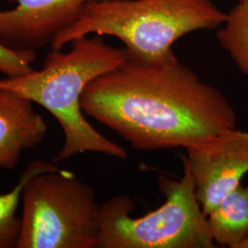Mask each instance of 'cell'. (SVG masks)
Here are the masks:
<instances>
[{
	"label": "cell",
	"mask_w": 248,
	"mask_h": 248,
	"mask_svg": "<svg viewBox=\"0 0 248 248\" xmlns=\"http://www.w3.org/2000/svg\"><path fill=\"white\" fill-rule=\"evenodd\" d=\"M16 248H95L98 205L91 186L58 169L30 178L21 193Z\"/></svg>",
	"instance_id": "5"
},
{
	"label": "cell",
	"mask_w": 248,
	"mask_h": 248,
	"mask_svg": "<svg viewBox=\"0 0 248 248\" xmlns=\"http://www.w3.org/2000/svg\"><path fill=\"white\" fill-rule=\"evenodd\" d=\"M181 158L184 172L180 179L158 177L166 201L155 211L132 217L134 202L124 195L113 197L99 207L97 248H218L197 200L192 175Z\"/></svg>",
	"instance_id": "4"
},
{
	"label": "cell",
	"mask_w": 248,
	"mask_h": 248,
	"mask_svg": "<svg viewBox=\"0 0 248 248\" xmlns=\"http://www.w3.org/2000/svg\"><path fill=\"white\" fill-rule=\"evenodd\" d=\"M46 133L47 124L31 100L0 88V169H15L22 152L42 144Z\"/></svg>",
	"instance_id": "8"
},
{
	"label": "cell",
	"mask_w": 248,
	"mask_h": 248,
	"mask_svg": "<svg viewBox=\"0 0 248 248\" xmlns=\"http://www.w3.org/2000/svg\"><path fill=\"white\" fill-rule=\"evenodd\" d=\"M185 150L197 200L208 216L248 172V133L236 127Z\"/></svg>",
	"instance_id": "6"
},
{
	"label": "cell",
	"mask_w": 248,
	"mask_h": 248,
	"mask_svg": "<svg viewBox=\"0 0 248 248\" xmlns=\"http://www.w3.org/2000/svg\"><path fill=\"white\" fill-rule=\"evenodd\" d=\"M227 13L212 0H103L85 6L76 22L53 40V50L89 35L121 40L130 58L144 62L177 59L172 46L183 36L217 30Z\"/></svg>",
	"instance_id": "3"
},
{
	"label": "cell",
	"mask_w": 248,
	"mask_h": 248,
	"mask_svg": "<svg viewBox=\"0 0 248 248\" xmlns=\"http://www.w3.org/2000/svg\"><path fill=\"white\" fill-rule=\"evenodd\" d=\"M84 114L136 150L186 148L236 128V112L219 89L178 59L132 58L92 80L80 99Z\"/></svg>",
	"instance_id": "1"
},
{
	"label": "cell",
	"mask_w": 248,
	"mask_h": 248,
	"mask_svg": "<svg viewBox=\"0 0 248 248\" xmlns=\"http://www.w3.org/2000/svg\"><path fill=\"white\" fill-rule=\"evenodd\" d=\"M70 50L48 53L42 69L18 78H0V88L9 89L44 107L59 123L63 144L53 163L87 152L124 159V147L98 132L81 108V96L92 80L123 65L129 58L125 48H114L101 36L72 41Z\"/></svg>",
	"instance_id": "2"
},
{
	"label": "cell",
	"mask_w": 248,
	"mask_h": 248,
	"mask_svg": "<svg viewBox=\"0 0 248 248\" xmlns=\"http://www.w3.org/2000/svg\"><path fill=\"white\" fill-rule=\"evenodd\" d=\"M216 38L237 68L248 78V0L237 2L227 13Z\"/></svg>",
	"instance_id": "11"
},
{
	"label": "cell",
	"mask_w": 248,
	"mask_h": 248,
	"mask_svg": "<svg viewBox=\"0 0 248 248\" xmlns=\"http://www.w3.org/2000/svg\"><path fill=\"white\" fill-rule=\"evenodd\" d=\"M53 162L32 161L20 175L18 183L9 192L0 195V248H16L20 233V217L17 211L23 186L27 181L41 173L58 170Z\"/></svg>",
	"instance_id": "10"
},
{
	"label": "cell",
	"mask_w": 248,
	"mask_h": 248,
	"mask_svg": "<svg viewBox=\"0 0 248 248\" xmlns=\"http://www.w3.org/2000/svg\"><path fill=\"white\" fill-rule=\"evenodd\" d=\"M37 58L34 50H17L0 43V74L6 78H18L33 71Z\"/></svg>",
	"instance_id": "12"
},
{
	"label": "cell",
	"mask_w": 248,
	"mask_h": 248,
	"mask_svg": "<svg viewBox=\"0 0 248 248\" xmlns=\"http://www.w3.org/2000/svg\"><path fill=\"white\" fill-rule=\"evenodd\" d=\"M242 1H245V0H237V2H242Z\"/></svg>",
	"instance_id": "14"
},
{
	"label": "cell",
	"mask_w": 248,
	"mask_h": 248,
	"mask_svg": "<svg viewBox=\"0 0 248 248\" xmlns=\"http://www.w3.org/2000/svg\"><path fill=\"white\" fill-rule=\"evenodd\" d=\"M14 9L0 10V43L17 50L52 45L91 2L103 0H8Z\"/></svg>",
	"instance_id": "7"
},
{
	"label": "cell",
	"mask_w": 248,
	"mask_h": 248,
	"mask_svg": "<svg viewBox=\"0 0 248 248\" xmlns=\"http://www.w3.org/2000/svg\"><path fill=\"white\" fill-rule=\"evenodd\" d=\"M239 248H248V236L246 238V240L241 244Z\"/></svg>",
	"instance_id": "13"
},
{
	"label": "cell",
	"mask_w": 248,
	"mask_h": 248,
	"mask_svg": "<svg viewBox=\"0 0 248 248\" xmlns=\"http://www.w3.org/2000/svg\"><path fill=\"white\" fill-rule=\"evenodd\" d=\"M214 242L222 247L239 248L248 236V185L241 183L207 216Z\"/></svg>",
	"instance_id": "9"
}]
</instances>
